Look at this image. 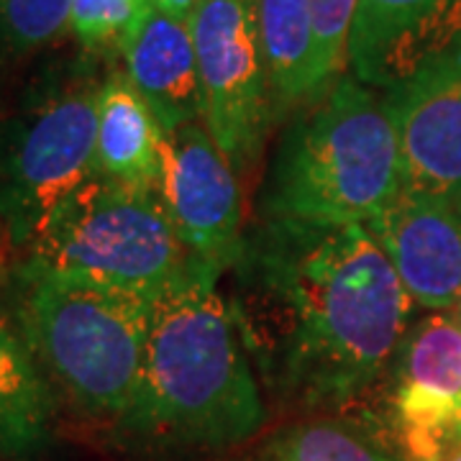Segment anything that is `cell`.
I'll list each match as a JSON object with an SVG mask.
<instances>
[{
  "label": "cell",
  "mask_w": 461,
  "mask_h": 461,
  "mask_svg": "<svg viewBox=\"0 0 461 461\" xmlns=\"http://www.w3.org/2000/svg\"><path fill=\"white\" fill-rule=\"evenodd\" d=\"M230 272L229 305L257 375L308 405L366 393L411 330V295L366 226L267 218Z\"/></svg>",
  "instance_id": "6da1fadb"
},
{
  "label": "cell",
  "mask_w": 461,
  "mask_h": 461,
  "mask_svg": "<svg viewBox=\"0 0 461 461\" xmlns=\"http://www.w3.org/2000/svg\"><path fill=\"white\" fill-rule=\"evenodd\" d=\"M218 275L193 262L151 303L139 387L121 429L162 448H223L264 420L257 369Z\"/></svg>",
  "instance_id": "7a4b0ae2"
},
{
  "label": "cell",
  "mask_w": 461,
  "mask_h": 461,
  "mask_svg": "<svg viewBox=\"0 0 461 461\" xmlns=\"http://www.w3.org/2000/svg\"><path fill=\"white\" fill-rule=\"evenodd\" d=\"M402 190L390 103L341 77L285 133L267 177L264 213L305 226H366Z\"/></svg>",
  "instance_id": "3957f363"
},
{
  "label": "cell",
  "mask_w": 461,
  "mask_h": 461,
  "mask_svg": "<svg viewBox=\"0 0 461 461\" xmlns=\"http://www.w3.org/2000/svg\"><path fill=\"white\" fill-rule=\"evenodd\" d=\"M147 297L23 269L18 321L26 344L77 408L123 423L139 387Z\"/></svg>",
  "instance_id": "277c9868"
},
{
  "label": "cell",
  "mask_w": 461,
  "mask_h": 461,
  "mask_svg": "<svg viewBox=\"0 0 461 461\" xmlns=\"http://www.w3.org/2000/svg\"><path fill=\"white\" fill-rule=\"evenodd\" d=\"M23 269L157 300L193 267L157 187L93 175L47 218Z\"/></svg>",
  "instance_id": "5b68a950"
},
{
  "label": "cell",
  "mask_w": 461,
  "mask_h": 461,
  "mask_svg": "<svg viewBox=\"0 0 461 461\" xmlns=\"http://www.w3.org/2000/svg\"><path fill=\"white\" fill-rule=\"evenodd\" d=\"M98 90H65L14 121L3 136L0 221L18 247H32L47 218L95 175Z\"/></svg>",
  "instance_id": "8992f818"
},
{
  "label": "cell",
  "mask_w": 461,
  "mask_h": 461,
  "mask_svg": "<svg viewBox=\"0 0 461 461\" xmlns=\"http://www.w3.org/2000/svg\"><path fill=\"white\" fill-rule=\"evenodd\" d=\"M198 54L203 123L236 172L264 141L269 75L257 26V0H203L190 16Z\"/></svg>",
  "instance_id": "52a82bcc"
},
{
  "label": "cell",
  "mask_w": 461,
  "mask_h": 461,
  "mask_svg": "<svg viewBox=\"0 0 461 461\" xmlns=\"http://www.w3.org/2000/svg\"><path fill=\"white\" fill-rule=\"evenodd\" d=\"M157 193L193 262L218 277L236 264L247 239L239 180L203 121L165 133Z\"/></svg>",
  "instance_id": "ba28073f"
},
{
  "label": "cell",
  "mask_w": 461,
  "mask_h": 461,
  "mask_svg": "<svg viewBox=\"0 0 461 461\" xmlns=\"http://www.w3.org/2000/svg\"><path fill=\"white\" fill-rule=\"evenodd\" d=\"M395 426L408 461H441L459 444L461 323L436 313L408 330L397 351Z\"/></svg>",
  "instance_id": "9c48e42d"
},
{
  "label": "cell",
  "mask_w": 461,
  "mask_h": 461,
  "mask_svg": "<svg viewBox=\"0 0 461 461\" xmlns=\"http://www.w3.org/2000/svg\"><path fill=\"white\" fill-rule=\"evenodd\" d=\"M395 118L402 187L461 198V47L384 90Z\"/></svg>",
  "instance_id": "30bf717a"
},
{
  "label": "cell",
  "mask_w": 461,
  "mask_h": 461,
  "mask_svg": "<svg viewBox=\"0 0 461 461\" xmlns=\"http://www.w3.org/2000/svg\"><path fill=\"white\" fill-rule=\"evenodd\" d=\"M415 305L446 313L461 300V213L456 203L402 187L366 223Z\"/></svg>",
  "instance_id": "8fae6325"
},
{
  "label": "cell",
  "mask_w": 461,
  "mask_h": 461,
  "mask_svg": "<svg viewBox=\"0 0 461 461\" xmlns=\"http://www.w3.org/2000/svg\"><path fill=\"white\" fill-rule=\"evenodd\" d=\"M459 47L461 0H359L348 67L384 93Z\"/></svg>",
  "instance_id": "7c38bea8"
},
{
  "label": "cell",
  "mask_w": 461,
  "mask_h": 461,
  "mask_svg": "<svg viewBox=\"0 0 461 461\" xmlns=\"http://www.w3.org/2000/svg\"><path fill=\"white\" fill-rule=\"evenodd\" d=\"M126 77L147 100L165 133L203 121L198 54L190 21L149 5L118 44Z\"/></svg>",
  "instance_id": "4fadbf2b"
},
{
  "label": "cell",
  "mask_w": 461,
  "mask_h": 461,
  "mask_svg": "<svg viewBox=\"0 0 461 461\" xmlns=\"http://www.w3.org/2000/svg\"><path fill=\"white\" fill-rule=\"evenodd\" d=\"M165 129L126 75H113L98 90L95 172L111 180L157 187Z\"/></svg>",
  "instance_id": "5bb4252c"
},
{
  "label": "cell",
  "mask_w": 461,
  "mask_h": 461,
  "mask_svg": "<svg viewBox=\"0 0 461 461\" xmlns=\"http://www.w3.org/2000/svg\"><path fill=\"white\" fill-rule=\"evenodd\" d=\"M51 420V395L23 333L0 311V454L41 448Z\"/></svg>",
  "instance_id": "9a60e30c"
},
{
  "label": "cell",
  "mask_w": 461,
  "mask_h": 461,
  "mask_svg": "<svg viewBox=\"0 0 461 461\" xmlns=\"http://www.w3.org/2000/svg\"><path fill=\"white\" fill-rule=\"evenodd\" d=\"M257 26L275 100L282 105L315 103L311 0H257Z\"/></svg>",
  "instance_id": "2e32d148"
},
{
  "label": "cell",
  "mask_w": 461,
  "mask_h": 461,
  "mask_svg": "<svg viewBox=\"0 0 461 461\" xmlns=\"http://www.w3.org/2000/svg\"><path fill=\"white\" fill-rule=\"evenodd\" d=\"M254 461H408L372 426L344 418L308 420L277 433Z\"/></svg>",
  "instance_id": "e0dca14e"
},
{
  "label": "cell",
  "mask_w": 461,
  "mask_h": 461,
  "mask_svg": "<svg viewBox=\"0 0 461 461\" xmlns=\"http://www.w3.org/2000/svg\"><path fill=\"white\" fill-rule=\"evenodd\" d=\"M69 21L72 0H0V62L47 47Z\"/></svg>",
  "instance_id": "ac0fdd59"
},
{
  "label": "cell",
  "mask_w": 461,
  "mask_h": 461,
  "mask_svg": "<svg viewBox=\"0 0 461 461\" xmlns=\"http://www.w3.org/2000/svg\"><path fill=\"white\" fill-rule=\"evenodd\" d=\"M359 0H311L315 36V103L348 67V36Z\"/></svg>",
  "instance_id": "d6986e66"
},
{
  "label": "cell",
  "mask_w": 461,
  "mask_h": 461,
  "mask_svg": "<svg viewBox=\"0 0 461 461\" xmlns=\"http://www.w3.org/2000/svg\"><path fill=\"white\" fill-rule=\"evenodd\" d=\"M149 5L151 0H72L69 29L85 47L121 44Z\"/></svg>",
  "instance_id": "ffe728a7"
},
{
  "label": "cell",
  "mask_w": 461,
  "mask_h": 461,
  "mask_svg": "<svg viewBox=\"0 0 461 461\" xmlns=\"http://www.w3.org/2000/svg\"><path fill=\"white\" fill-rule=\"evenodd\" d=\"M200 3L203 0H151V5L157 11L169 14V16L175 18H185V21H190V16L195 14V8H198Z\"/></svg>",
  "instance_id": "44dd1931"
},
{
  "label": "cell",
  "mask_w": 461,
  "mask_h": 461,
  "mask_svg": "<svg viewBox=\"0 0 461 461\" xmlns=\"http://www.w3.org/2000/svg\"><path fill=\"white\" fill-rule=\"evenodd\" d=\"M441 461H461V448H451Z\"/></svg>",
  "instance_id": "7402d4cb"
},
{
  "label": "cell",
  "mask_w": 461,
  "mask_h": 461,
  "mask_svg": "<svg viewBox=\"0 0 461 461\" xmlns=\"http://www.w3.org/2000/svg\"><path fill=\"white\" fill-rule=\"evenodd\" d=\"M456 321L461 323V300H459V305H456Z\"/></svg>",
  "instance_id": "603a6c76"
},
{
  "label": "cell",
  "mask_w": 461,
  "mask_h": 461,
  "mask_svg": "<svg viewBox=\"0 0 461 461\" xmlns=\"http://www.w3.org/2000/svg\"><path fill=\"white\" fill-rule=\"evenodd\" d=\"M456 208H459V213H461V198L456 200Z\"/></svg>",
  "instance_id": "cb8c5ba5"
},
{
  "label": "cell",
  "mask_w": 461,
  "mask_h": 461,
  "mask_svg": "<svg viewBox=\"0 0 461 461\" xmlns=\"http://www.w3.org/2000/svg\"><path fill=\"white\" fill-rule=\"evenodd\" d=\"M3 230H5V226H3V221H0V233H3Z\"/></svg>",
  "instance_id": "d4e9b609"
},
{
  "label": "cell",
  "mask_w": 461,
  "mask_h": 461,
  "mask_svg": "<svg viewBox=\"0 0 461 461\" xmlns=\"http://www.w3.org/2000/svg\"><path fill=\"white\" fill-rule=\"evenodd\" d=\"M459 441H461V418H459Z\"/></svg>",
  "instance_id": "484cf974"
}]
</instances>
